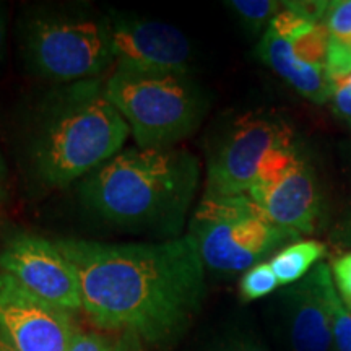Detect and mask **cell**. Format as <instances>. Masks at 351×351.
<instances>
[{
  "label": "cell",
  "instance_id": "7c38bea8",
  "mask_svg": "<svg viewBox=\"0 0 351 351\" xmlns=\"http://www.w3.org/2000/svg\"><path fill=\"white\" fill-rule=\"evenodd\" d=\"M247 195L276 226L296 234H311L322 217V192L314 166L300 160L269 186H254Z\"/></svg>",
  "mask_w": 351,
  "mask_h": 351
},
{
  "label": "cell",
  "instance_id": "ac0fdd59",
  "mask_svg": "<svg viewBox=\"0 0 351 351\" xmlns=\"http://www.w3.org/2000/svg\"><path fill=\"white\" fill-rule=\"evenodd\" d=\"M278 287L280 282L271 270L270 263L262 262L244 271L239 282V293L244 301H254L271 295Z\"/></svg>",
  "mask_w": 351,
  "mask_h": 351
},
{
  "label": "cell",
  "instance_id": "cb8c5ba5",
  "mask_svg": "<svg viewBox=\"0 0 351 351\" xmlns=\"http://www.w3.org/2000/svg\"><path fill=\"white\" fill-rule=\"evenodd\" d=\"M114 345L98 333H85L75 330L69 351H112Z\"/></svg>",
  "mask_w": 351,
  "mask_h": 351
},
{
  "label": "cell",
  "instance_id": "9a60e30c",
  "mask_svg": "<svg viewBox=\"0 0 351 351\" xmlns=\"http://www.w3.org/2000/svg\"><path fill=\"white\" fill-rule=\"evenodd\" d=\"M328 39H330L328 26L326 21H322V23H309L287 41L291 44L293 52L302 62L326 70Z\"/></svg>",
  "mask_w": 351,
  "mask_h": 351
},
{
  "label": "cell",
  "instance_id": "603a6c76",
  "mask_svg": "<svg viewBox=\"0 0 351 351\" xmlns=\"http://www.w3.org/2000/svg\"><path fill=\"white\" fill-rule=\"evenodd\" d=\"M285 8H289L302 19L311 21V23H322L327 20L328 10H330V2H322V0H300V2H283Z\"/></svg>",
  "mask_w": 351,
  "mask_h": 351
},
{
  "label": "cell",
  "instance_id": "9c48e42d",
  "mask_svg": "<svg viewBox=\"0 0 351 351\" xmlns=\"http://www.w3.org/2000/svg\"><path fill=\"white\" fill-rule=\"evenodd\" d=\"M335 291L330 265L319 262L301 282L280 293L274 306L280 351H333L330 300Z\"/></svg>",
  "mask_w": 351,
  "mask_h": 351
},
{
  "label": "cell",
  "instance_id": "44dd1931",
  "mask_svg": "<svg viewBox=\"0 0 351 351\" xmlns=\"http://www.w3.org/2000/svg\"><path fill=\"white\" fill-rule=\"evenodd\" d=\"M332 108L335 116L351 129V73L348 77L330 80Z\"/></svg>",
  "mask_w": 351,
  "mask_h": 351
},
{
  "label": "cell",
  "instance_id": "30bf717a",
  "mask_svg": "<svg viewBox=\"0 0 351 351\" xmlns=\"http://www.w3.org/2000/svg\"><path fill=\"white\" fill-rule=\"evenodd\" d=\"M111 36L116 70L191 75V41L173 25L138 16L114 15Z\"/></svg>",
  "mask_w": 351,
  "mask_h": 351
},
{
  "label": "cell",
  "instance_id": "6da1fadb",
  "mask_svg": "<svg viewBox=\"0 0 351 351\" xmlns=\"http://www.w3.org/2000/svg\"><path fill=\"white\" fill-rule=\"evenodd\" d=\"M56 244L80 276L83 309L104 330L169 345L204 304L205 265L189 234L161 243L60 238Z\"/></svg>",
  "mask_w": 351,
  "mask_h": 351
},
{
  "label": "cell",
  "instance_id": "ffe728a7",
  "mask_svg": "<svg viewBox=\"0 0 351 351\" xmlns=\"http://www.w3.org/2000/svg\"><path fill=\"white\" fill-rule=\"evenodd\" d=\"M330 322L333 348L335 351H351V313L341 302L337 291L330 300Z\"/></svg>",
  "mask_w": 351,
  "mask_h": 351
},
{
  "label": "cell",
  "instance_id": "3957f363",
  "mask_svg": "<svg viewBox=\"0 0 351 351\" xmlns=\"http://www.w3.org/2000/svg\"><path fill=\"white\" fill-rule=\"evenodd\" d=\"M103 78L65 83L38 108L28 160L38 181L65 187L122 152L130 129L109 101Z\"/></svg>",
  "mask_w": 351,
  "mask_h": 351
},
{
  "label": "cell",
  "instance_id": "5bb4252c",
  "mask_svg": "<svg viewBox=\"0 0 351 351\" xmlns=\"http://www.w3.org/2000/svg\"><path fill=\"white\" fill-rule=\"evenodd\" d=\"M326 254V244L319 241H296L276 252L269 263L280 285L289 287L301 282Z\"/></svg>",
  "mask_w": 351,
  "mask_h": 351
},
{
  "label": "cell",
  "instance_id": "83f0119b",
  "mask_svg": "<svg viewBox=\"0 0 351 351\" xmlns=\"http://www.w3.org/2000/svg\"><path fill=\"white\" fill-rule=\"evenodd\" d=\"M7 176H8L7 165L5 161H3L2 153H0V205L3 204V200H5L7 197Z\"/></svg>",
  "mask_w": 351,
  "mask_h": 351
},
{
  "label": "cell",
  "instance_id": "52a82bcc",
  "mask_svg": "<svg viewBox=\"0 0 351 351\" xmlns=\"http://www.w3.org/2000/svg\"><path fill=\"white\" fill-rule=\"evenodd\" d=\"M291 142H295L293 129L275 114L249 112L239 117L210 156L205 194H247L267 153Z\"/></svg>",
  "mask_w": 351,
  "mask_h": 351
},
{
  "label": "cell",
  "instance_id": "d6986e66",
  "mask_svg": "<svg viewBox=\"0 0 351 351\" xmlns=\"http://www.w3.org/2000/svg\"><path fill=\"white\" fill-rule=\"evenodd\" d=\"M326 23L330 33L328 43L351 49V0L330 2Z\"/></svg>",
  "mask_w": 351,
  "mask_h": 351
},
{
  "label": "cell",
  "instance_id": "ba28073f",
  "mask_svg": "<svg viewBox=\"0 0 351 351\" xmlns=\"http://www.w3.org/2000/svg\"><path fill=\"white\" fill-rule=\"evenodd\" d=\"M0 271L49 304L75 313L83 309L78 271L56 241L36 234H16L0 251Z\"/></svg>",
  "mask_w": 351,
  "mask_h": 351
},
{
  "label": "cell",
  "instance_id": "484cf974",
  "mask_svg": "<svg viewBox=\"0 0 351 351\" xmlns=\"http://www.w3.org/2000/svg\"><path fill=\"white\" fill-rule=\"evenodd\" d=\"M7 25H8V12L3 3H0V64H2L3 56H5L7 44Z\"/></svg>",
  "mask_w": 351,
  "mask_h": 351
},
{
  "label": "cell",
  "instance_id": "277c9868",
  "mask_svg": "<svg viewBox=\"0 0 351 351\" xmlns=\"http://www.w3.org/2000/svg\"><path fill=\"white\" fill-rule=\"evenodd\" d=\"M20 51L29 72L46 80L99 78L114 64L111 20L86 10L38 8L21 21Z\"/></svg>",
  "mask_w": 351,
  "mask_h": 351
},
{
  "label": "cell",
  "instance_id": "8992f818",
  "mask_svg": "<svg viewBox=\"0 0 351 351\" xmlns=\"http://www.w3.org/2000/svg\"><path fill=\"white\" fill-rule=\"evenodd\" d=\"M187 234L195 241L205 269L225 275L247 271L301 239L274 225L247 194H205L189 221Z\"/></svg>",
  "mask_w": 351,
  "mask_h": 351
},
{
  "label": "cell",
  "instance_id": "5b68a950",
  "mask_svg": "<svg viewBox=\"0 0 351 351\" xmlns=\"http://www.w3.org/2000/svg\"><path fill=\"white\" fill-rule=\"evenodd\" d=\"M104 88L138 148L174 147L199 129L208 109L192 75L114 69Z\"/></svg>",
  "mask_w": 351,
  "mask_h": 351
},
{
  "label": "cell",
  "instance_id": "7a4b0ae2",
  "mask_svg": "<svg viewBox=\"0 0 351 351\" xmlns=\"http://www.w3.org/2000/svg\"><path fill=\"white\" fill-rule=\"evenodd\" d=\"M200 181L182 148H127L78 186L83 205L114 225L179 232Z\"/></svg>",
  "mask_w": 351,
  "mask_h": 351
},
{
  "label": "cell",
  "instance_id": "2e32d148",
  "mask_svg": "<svg viewBox=\"0 0 351 351\" xmlns=\"http://www.w3.org/2000/svg\"><path fill=\"white\" fill-rule=\"evenodd\" d=\"M226 7L234 13L245 32L258 34L263 28H269L270 21L283 8V2L275 0H231Z\"/></svg>",
  "mask_w": 351,
  "mask_h": 351
},
{
  "label": "cell",
  "instance_id": "e0dca14e",
  "mask_svg": "<svg viewBox=\"0 0 351 351\" xmlns=\"http://www.w3.org/2000/svg\"><path fill=\"white\" fill-rule=\"evenodd\" d=\"M204 351H270L262 337L245 324H232L219 332Z\"/></svg>",
  "mask_w": 351,
  "mask_h": 351
},
{
  "label": "cell",
  "instance_id": "d4e9b609",
  "mask_svg": "<svg viewBox=\"0 0 351 351\" xmlns=\"http://www.w3.org/2000/svg\"><path fill=\"white\" fill-rule=\"evenodd\" d=\"M333 243L351 247V192L345 213L341 215L340 223L337 225L335 232H333Z\"/></svg>",
  "mask_w": 351,
  "mask_h": 351
},
{
  "label": "cell",
  "instance_id": "4316f807",
  "mask_svg": "<svg viewBox=\"0 0 351 351\" xmlns=\"http://www.w3.org/2000/svg\"><path fill=\"white\" fill-rule=\"evenodd\" d=\"M112 351H138L137 339L132 335H124L116 345H114Z\"/></svg>",
  "mask_w": 351,
  "mask_h": 351
},
{
  "label": "cell",
  "instance_id": "f1b7e54d",
  "mask_svg": "<svg viewBox=\"0 0 351 351\" xmlns=\"http://www.w3.org/2000/svg\"><path fill=\"white\" fill-rule=\"evenodd\" d=\"M0 351H15L10 345L7 343V340L0 335Z\"/></svg>",
  "mask_w": 351,
  "mask_h": 351
},
{
  "label": "cell",
  "instance_id": "4fadbf2b",
  "mask_svg": "<svg viewBox=\"0 0 351 351\" xmlns=\"http://www.w3.org/2000/svg\"><path fill=\"white\" fill-rule=\"evenodd\" d=\"M257 56L306 99L315 104H324L330 99L332 86L326 70L302 62L293 52L291 44L278 36L274 29L267 28L263 32L257 46Z\"/></svg>",
  "mask_w": 351,
  "mask_h": 351
},
{
  "label": "cell",
  "instance_id": "7402d4cb",
  "mask_svg": "<svg viewBox=\"0 0 351 351\" xmlns=\"http://www.w3.org/2000/svg\"><path fill=\"white\" fill-rule=\"evenodd\" d=\"M330 270L340 300L351 313V251L333 258Z\"/></svg>",
  "mask_w": 351,
  "mask_h": 351
},
{
  "label": "cell",
  "instance_id": "8fae6325",
  "mask_svg": "<svg viewBox=\"0 0 351 351\" xmlns=\"http://www.w3.org/2000/svg\"><path fill=\"white\" fill-rule=\"evenodd\" d=\"M70 313L39 300L10 275L0 271V335L15 351H69Z\"/></svg>",
  "mask_w": 351,
  "mask_h": 351
}]
</instances>
